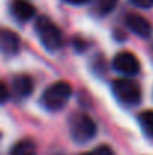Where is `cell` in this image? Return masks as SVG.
Listing matches in <instances>:
<instances>
[{
	"label": "cell",
	"mask_w": 153,
	"mask_h": 155,
	"mask_svg": "<svg viewBox=\"0 0 153 155\" xmlns=\"http://www.w3.org/2000/svg\"><path fill=\"white\" fill-rule=\"evenodd\" d=\"M113 68L123 75H135L140 72L141 65L138 57L131 51H120L117 53L113 59Z\"/></svg>",
	"instance_id": "5b68a950"
},
{
	"label": "cell",
	"mask_w": 153,
	"mask_h": 155,
	"mask_svg": "<svg viewBox=\"0 0 153 155\" xmlns=\"http://www.w3.org/2000/svg\"><path fill=\"white\" fill-rule=\"evenodd\" d=\"M96 133H98L96 122L87 113L80 111V113H75V114L71 116V119H69V134H71V139L75 143H80V145L87 143V142L95 139Z\"/></svg>",
	"instance_id": "3957f363"
},
{
	"label": "cell",
	"mask_w": 153,
	"mask_h": 155,
	"mask_svg": "<svg viewBox=\"0 0 153 155\" xmlns=\"http://www.w3.org/2000/svg\"><path fill=\"white\" fill-rule=\"evenodd\" d=\"M35 32L41 41V44L44 45L45 50L54 53L59 51L63 47L65 42V36L62 29L45 15H41L36 18L35 21Z\"/></svg>",
	"instance_id": "6da1fadb"
},
{
	"label": "cell",
	"mask_w": 153,
	"mask_h": 155,
	"mask_svg": "<svg viewBox=\"0 0 153 155\" xmlns=\"http://www.w3.org/2000/svg\"><path fill=\"white\" fill-rule=\"evenodd\" d=\"M11 89L17 98H27L33 94V89H35L33 78L27 74H18L12 78Z\"/></svg>",
	"instance_id": "9c48e42d"
},
{
	"label": "cell",
	"mask_w": 153,
	"mask_h": 155,
	"mask_svg": "<svg viewBox=\"0 0 153 155\" xmlns=\"http://www.w3.org/2000/svg\"><path fill=\"white\" fill-rule=\"evenodd\" d=\"M71 97H72L71 83L60 80V81H56V83L50 84L44 91V94L41 97V104L48 111H59L69 103Z\"/></svg>",
	"instance_id": "7a4b0ae2"
},
{
	"label": "cell",
	"mask_w": 153,
	"mask_h": 155,
	"mask_svg": "<svg viewBox=\"0 0 153 155\" xmlns=\"http://www.w3.org/2000/svg\"><path fill=\"white\" fill-rule=\"evenodd\" d=\"M111 91L117 101L125 105H137L141 103V89L135 81L129 78H116L111 83Z\"/></svg>",
	"instance_id": "277c9868"
},
{
	"label": "cell",
	"mask_w": 153,
	"mask_h": 155,
	"mask_svg": "<svg viewBox=\"0 0 153 155\" xmlns=\"http://www.w3.org/2000/svg\"><path fill=\"white\" fill-rule=\"evenodd\" d=\"M11 155H38V148L33 140L23 139L14 145L11 149Z\"/></svg>",
	"instance_id": "30bf717a"
},
{
	"label": "cell",
	"mask_w": 153,
	"mask_h": 155,
	"mask_svg": "<svg viewBox=\"0 0 153 155\" xmlns=\"http://www.w3.org/2000/svg\"><path fill=\"white\" fill-rule=\"evenodd\" d=\"M9 11L11 15L20 23L30 21L36 15V8L29 0H12L9 5Z\"/></svg>",
	"instance_id": "ba28073f"
},
{
	"label": "cell",
	"mask_w": 153,
	"mask_h": 155,
	"mask_svg": "<svg viewBox=\"0 0 153 155\" xmlns=\"http://www.w3.org/2000/svg\"><path fill=\"white\" fill-rule=\"evenodd\" d=\"M117 3H119V0H95L93 12L99 17H105L116 9Z\"/></svg>",
	"instance_id": "7c38bea8"
},
{
	"label": "cell",
	"mask_w": 153,
	"mask_h": 155,
	"mask_svg": "<svg viewBox=\"0 0 153 155\" xmlns=\"http://www.w3.org/2000/svg\"><path fill=\"white\" fill-rule=\"evenodd\" d=\"M9 97H11V91H9V86L6 84V81L0 80V104L8 103Z\"/></svg>",
	"instance_id": "5bb4252c"
},
{
	"label": "cell",
	"mask_w": 153,
	"mask_h": 155,
	"mask_svg": "<svg viewBox=\"0 0 153 155\" xmlns=\"http://www.w3.org/2000/svg\"><path fill=\"white\" fill-rule=\"evenodd\" d=\"M134 6L137 8H141V9H149L153 8V0H129Z\"/></svg>",
	"instance_id": "9a60e30c"
},
{
	"label": "cell",
	"mask_w": 153,
	"mask_h": 155,
	"mask_svg": "<svg viewBox=\"0 0 153 155\" xmlns=\"http://www.w3.org/2000/svg\"><path fill=\"white\" fill-rule=\"evenodd\" d=\"M150 53H152V57H153V45H152V48H150Z\"/></svg>",
	"instance_id": "e0dca14e"
},
{
	"label": "cell",
	"mask_w": 153,
	"mask_h": 155,
	"mask_svg": "<svg viewBox=\"0 0 153 155\" xmlns=\"http://www.w3.org/2000/svg\"><path fill=\"white\" fill-rule=\"evenodd\" d=\"M138 124L143 133L153 139V110H144L138 114Z\"/></svg>",
	"instance_id": "8fae6325"
},
{
	"label": "cell",
	"mask_w": 153,
	"mask_h": 155,
	"mask_svg": "<svg viewBox=\"0 0 153 155\" xmlns=\"http://www.w3.org/2000/svg\"><path fill=\"white\" fill-rule=\"evenodd\" d=\"M21 41L20 36L6 27H0V53L6 56H15L20 53Z\"/></svg>",
	"instance_id": "52a82bcc"
},
{
	"label": "cell",
	"mask_w": 153,
	"mask_h": 155,
	"mask_svg": "<svg viewBox=\"0 0 153 155\" xmlns=\"http://www.w3.org/2000/svg\"><path fill=\"white\" fill-rule=\"evenodd\" d=\"M62 2H65L66 5H74V6H80V5H86V3H89V2H92V0H62Z\"/></svg>",
	"instance_id": "2e32d148"
},
{
	"label": "cell",
	"mask_w": 153,
	"mask_h": 155,
	"mask_svg": "<svg viewBox=\"0 0 153 155\" xmlns=\"http://www.w3.org/2000/svg\"><path fill=\"white\" fill-rule=\"evenodd\" d=\"M125 24L134 35H137L143 39H149L153 33V27L150 21L147 18H144L143 15L135 14V12H131L125 17Z\"/></svg>",
	"instance_id": "8992f818"
},
{
	"label": "cell",
	"mask_w": 153,
	"mask_h": 155,
	"mask_svg": "<svg viewBox=\"0 0 153 155\" xmlns=\"http://www.w3.org/2000/svg\"><path fill=\"white\" fill-rule=\"evenodd\" d=\"M0 137H2V133H0Z\"/></svg>",
	"instance_id": "ac0fdd59"
},
{
	"label": "cell",
	"mask_w": 153,
	"mask_h": 155,
	"mask_svg": "<svg viewBox=\"0 0 153 155\" xmlns=\"http://www.w3.org/2000/svg\"><path fill=\"white\" fill-rule=\"evenodd\" d=\"M80 155H114V151L108 145H99L95 149L87 151V152H83V154H80Z\"/></svg>",
	"instance_id": "4fadbf2b"
}]
</instances>
